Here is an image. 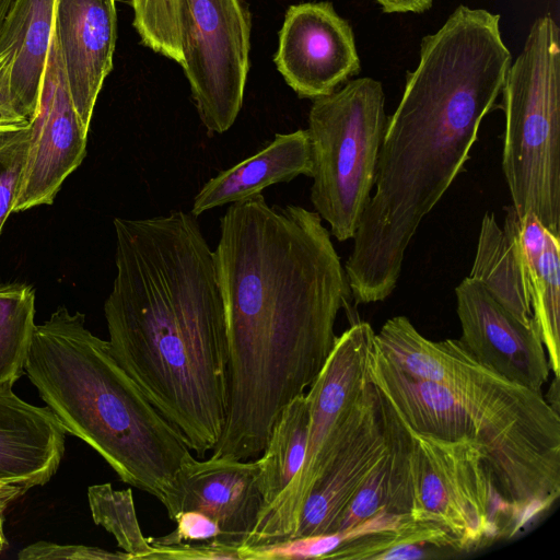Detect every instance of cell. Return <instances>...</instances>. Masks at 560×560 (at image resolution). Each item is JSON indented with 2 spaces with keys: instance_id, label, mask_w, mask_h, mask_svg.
<instances>
[{
  "instance_id": "cell-16",
  "label": "cell",
  "mask_w": 560,
  "mask_h": 560,
  "mask_svg": "<svg viewBox=\"0 0 560 560\" xmlns=\"http://www.w3.org/2000/svg\"><path fill=\"white\" fill-rule=\"evenodd\" d=\"M12 387L0 386V482L28 491L56 474L67 432L49 407L26 402Z\"/></svg>"
},
{
  "instance_id": "cell-33",
  "label": "cell",
  "mask_w": 560,
  "mask_h": 560,
  "mask_svg": "<svg viewBox=\"0 0 560 560\" xmlns=\"http://www.w3.org/2000/svg\"><path fill=\"white\" fill-rule=\"evenodd\" d=\"M26 492V490L20 487L0 482V508L5 510L13 501Z\"/></svg>"
},
{
  "instance_id": "cell-3",
  "label": "cell",
  "mask_w": 560,
  "mask_h": 560,
  "mask_svg": "<svg viewBox=\"0 0 560 560\" xmlns=\"http://www.w3.org/2000/svg\"><path fill=\"white\" fill-rule=\"evenodd\" d=\"M511 62L501 35L472 19L450 16L422 38L387 117L375 192L343 267L357 304L381 302L396 288L408 245L463 172Z\"/></svg>"
},
{
  "instance_id": "cell-5",
  "label": "cell",
  "mask_w": 560,
  "mask_h": 560,
  "mask_svg": "<svg viewBox=\"0 0 560 560\" xmlns=\"http://www.w3.org/2000/svg\"><path fill=\"white\" fill-rule=\"evenodd\" d=\"M24 373L66 432L132 487L165 503L190 450L114 358L85 315L58 307L35 325Z\"/></svg>"
},
{
  "instance_id": "cell-14",
  "label": "cell",
  "mask_w": 560,
  "mask_h": 560,
  "mask_svg": "<svg viewBox=\"0 0 560 560\" xmlns=\"http://www.w3.org/2000/svg\"><path fill=\"white\" fill-rule=\"evenodd\" d=\"M259 464L222 457L182 462L163 504L168 517L198 511L220 527L223 539L241 547L254 529L264 505L258 483Z\"/></svg>"
},
{
  "instance_id": "cell-25",
  "label": "cell",
  "mask_w": 560,
  "mask_h": 560,
  "mask_svg": "<svg viewBox=\"0 0 560 560\" xmlns=\"http://www.w3.org/2000/svg\"><path fill=\"white\" fill-rule=\"evenodd\" d=\"M130 4L142 44L182 66V0H130Z\"/></svg>"
},
{
  "instance_id": "cell-21",
  "label": "cell",
  "mask_w": 560,
  "mask_h": 560,
  "mask_svg": "<svg viewBox=\"0 0 560 560\" xmlns=\"http://www.w3.org/2000/svg\"><path fill=\"white\" fill-rule=\"evenodd\" d=\"M468 277L479 281L517 319L533 320L526 265L493 212L482 220L474 264Z\"/></svg>"
},
{
  "instance_id": "cell-23",
  "label": "cell",
  "mask_w": 560,
  "mask_h": 560,
  "mask_svg": "<svg viewBox=\"0 0 560 560\" xmlns=\"http://www.w3.org/2000/svg\"><path fill=\"white\" fill-rule=\"evenodd\" d=\"M34 318L35 291L31 285H0V386L13 385L24 373Z\"/></svg>"
},
{
  "instance_id": "cell-35",
  "label": "cell",
  "mask_w": 560,
  "mask_h": 560,
  "mask_svg": "<svg viewBox=\"0 0 560 560\" xmlns=\"http://www.w3.org/2000/svg\"><path fill=\"white\" fill-rule=\"evenodd\" d=\"M3 512L4 509L0 508V551H2L8 545L3 533Z\"/></svg>"
},
{
  "instance_id": "cell-31",
  "label": "cell",
  "mask_w": 560,
  "mask_h": 560,
  "mask_svg": "<svg viewBox=\"0 0 560 560\" xmlns=\"http://www.w3.org/2000/svg\"><path fill=\"white\" fill-rule=\"evenodd\" d=\"M14 48L0 45V131L16 130L30 125L18 110L11 89Z\"/></svg>"
},
{
  "instance_id": "cell-24",
  "label": "cell",
  "mask_w": 560,
  "mask_h": 560,
  "mask_svg": "<svg viewBox=\"0 0 560 560\" xmlns=\"http://www.w3.org/2000/svg\"><path fill=\"white\" fill-rule=\"evenodd\" d=\"M88 501L94 523L115 537L130 560H148L153 546L141 530L130 489L116 490L108 482L93 485L88 488Z\"/></svg>"
},
{
  "instance_id": "cell-34",
  "label": "cell",
  "mask_w": 560,
  "mask_h": 560,
  "mask_svg": "<svg viewBox=\"0 0 560 560\" xmlns=\"http://www.w3.org/2000/svg\"><path fill=\"white\" fill-rule=\"evenodd\" d=\"M14 0H0V32Z\"/></svg>"
},
{
  "instance_id": "cell-36",
  "label": "cell",
  "mask_w": 560,
  "mask_h": 560,
  "mask_svg": "<svg viewBox=\"0 0 560 560\" xmlns=\"http://www.w3.org/2000/svg\"><path fill=\"white\" fill-rule=\"evenodd\" d=\"M57 0H55V3H56Z\"/></svg>"
},
{
  "instance_id": "cell-19",
  "label": "cell",
  "mask_w": 560,
  "mask_h": 560,
  "mask_svg": "<svg viewBox=\"0 0 560 560\" xmlns=\"http://www.w3.org/2000/svg\"><path fill=\"white\" fill-rule=\"evenodd\" d=\"M503 231L518 249L528 271L533 319L555 378L560 377V237L534 215L520 219L506 206Z\"/></svg>"
},
{
  "instance_id": "cell-10",
  "label": "cell",
  "mask_w": 560,
  "mask_h": 560,
  "mask_svg": "<svg viewBox=\"0 0 560 560\" xmlns=\"http://www.w3.org/2000/svg\"><path fill=\"white\" fill-rule=\"evenodd\" d=\"M182 68L201 122L221 135L235 122L249 70L250 18L243 0H182Z\"/></svg>"
},
{
  "instance_id": "cell-15",
  "label": "cell",
  "mask_w": 560,
  "mask_h": 560,
  "mask_svg": "<svg viewBox=\"0 0 560 560\" xmlns=\"http://www.w3.org/2000/svg\"><path fill=\"white\" fill-rule=\"evenodd\" d=\"M55 31L73 106L89 130L98 94L113 69L115 0H57Z\"/></svg>"
},
{
  "instance_id": "cell-9",
  "label": "cell",
  "mask_w": 560,
  "mask_h": 560,
  "mask_svg": "<svg viewBox=\"0 0 560 560\" xmlns=\"http://www.w3.org/2000/svg\"><path fill=\"white\" fill-rule=\"evenodd\" d=\"M408 430L412 520L445 528L460 552L517 533L512 509L499 494L476 442Z\"/></svg>"
},
{
  "instance_id": "cell-12",
  "label": "cell",
  "mask_w": 560,
  "mask_h": 560,
  "mask_svg": "<svg viewBox=\"0 0 560 560\" xmlns=\"http://www.w3.org/2000/svg\"><path fill=\"white\" fill-rule=\"evenodd\" d=\"M273 60L289 86L312 100L332 93L361 68L352 27L328 1L288 9Z\"/></svg>"
},
{
  "instance_id": "cell-22",
  "label": "cell",
  "mask_w": 560,
  "mask_h": 560,
  "mask_svg": "<svg viewBox=\"0 0 560 560\" xmlns=\"http://www.w3.org/2000/svg\"><path fill=\"white\" fill-rule=\"evenodd\" d=\"M308 427L310 406L306 394H302L281 410L258 458L262 509L272 503L301 469L306 452Z\"/></svg>"
},
{
  "instance_id": "cell-17",
  "label": "cell",
  "mask_w": 560,
  "mask_h": 560,
  "mask_svg": "<svg viewBox=\"0 0 560 560\" xmlns=\"http://www.w3.org/2000/svg\"><path fill=\"white\" fill-rule=\"evenodd\" d=\"M386 450L383 398L376 388L359 427L308 493L293 537L332 534L349 499Z\"/></svg>"
},
{
  "instance_id": "cell-11",
  "label": "cell",
  "mask_w": 560,
  "mask_h": 560,
  "mask_svg": "<svg viewBox=\"0 0 560 560\" xmlns=\"http://www.w3.org/2000/svg\"><path fill=\"white\" fill-rule=\"evenodd\" d=\"M88 132L72 103L54 26L13 212L52 203L65 179L85 156Z\"/></svg>"
},
{
  "instance_id": "cell-20",
  "label": "cell",
  "mask_w": 560,
  "mask_h": 560,
  "mask_svg": "<svg viewBox=\"0 0 560 560\" xmlns=\"http://www.w3.org/2000/svg\"><path fill=\"white\" fill-rule=\"evenodd\" d=\"M54 26L55 0H14L0 32V45L14 48L13 101L30 122L37 110Z\"/></svg>"
},
{
  "instance_id": "cell-30",
  "label": "cell",
  "mask_w": 560,
  "mask_h": 560,
  "mask_svg": "<svg viewBox=\"0 0 560 560\" xmlns=\"http://www.w3.org/2000/svg\"><path fill=\"white\" fill-rule=\"evenodd\" d=\"M173 521L177 524L176 528L165 536L150 537L151 545H176L212 539L225 541L218 524L201 512L183 511L177 513Z\"/></svg>"
},
{
  "instance_id": "cell-26",
  "label": "cell",
  "mask_w": 560,
  "mask_h": 560,
  "mask_svg": "<svg viewBox=\"0 0 560 560\" xmlns=\"http://www.w3.org/2000/svg\"><path fill=\"white\" fill-rule=\"evenodd\" d=\"M390 464L387 441L386 452L349 499L335 525L334 533L350 530L386 509Z\"/></svg>"
},
{
  "instance_id": "cell-27",
  "label": "cell",
  "mask_w": 560,
  "mask_h": 560,
  "mask_svg": "<svg viewBox=\"0 0 560 560\" xmlns=\"http://www.w3.org/2000/svg\"><path fill=\"white\" fill-rule=\"evenodd\" d=\"M30 141L27 127L0 131V233L20 191Z\"/></svg>"
},
{
  "instance_id": "cell-2",
  "label": "cell",
  "mask_w": 560,
  "mask_h": 560,
  "mask_svg": "<svg viewBox=\"0 0 560 560\" xmlns=\"http://www.w3.org/2000/svg\"><path fill=\"white\" fill-rule=\"evenodd\" d=\"M116 277L104 304L110 351L199 457L228 409L225 313L197 217L115 218Z\"/></svg>"
},
{
  "instance_id": "cell-18",
  "label": "cell",
  "mask_w": 560,
  "mask_h": 560,
  "mask_svg": "<svg viewBox=\"0 0 560 560\" xmlns=\"http://www.w3.org/2000/svg\"><path fill=\"white\" fill-rule=\"evenodd\" d=\"M312 174L307 130L278 133L254 155L210 178L195 196L190 212L198 217L210 209L252 198L273 184Z\"/></svg>"
},
{
  "instance_id": "cell-7",
  "label": "cell",
  "mask_w": 560,
  "mask_h": 560,
  "mask_svg": "<svg viewBox=\"0 0 560 560\" xmlns=\"http://www.w3.org/2000/svg\"><path fill=\"white\" fill-rule=\"evenodd\" d=\"M386 122L383 85L373 78L313 100L311 201L339 242L354 237L371 198Z\"/></svg>"
},
{
  "instance_id": "cell-28",
  "label": "cell",
  "mask_w": 560,
  "mask_h": 560,
  "mask_svg": "<svg viewBox=\"0 0 560 560\" xmlns=\"http://www.w3.org/2000/svg\"><path fill=\"white\" fill-rule=\"evenodd\" d=\"M20 560H130L124 552H113L98 547L84 545H62L50 541H37L21 549Z\"/></svg>"
},
{
  "instance_id": "cell-29",
  "label": "cell",
  "mask_w": 560,
  "mask_h": 560,
  "mask_svg": "<svg viewBox=\"0 0 560 560\" xmlns=\"http://www.w3.org/2000/svg\"><path fill=\"white\" fill-rule=\"evenodd\" d=\"M152 546L153 550L148 560H240V547L220 539Z\"/></svg>"
},
{
  "instance_id": "cell-13",
  "label": "cell",
  "mask_w": 560,
  "mask_h": 560,
  "mask_svg": "<svg viewBox=\"0 0 560 560\" xmlns=\"http://www.w3.org/2000/svg\"><path fill=\"white\" fill-rule=\"evenodd\" d=\"M455 295L466 350L505 378L541 393L550 366L534 319H517L470 277L455 288Z\"/></svg>"
},
{
  "instance_id": "cell-6",
  "label": "cell",
  "mask_w": 560,
  "mask_h": 560,
  "mask_svg": "<svg viewBox=\"0 0 560 560\" xmlns=\"http://www.w3.org/2000/svg\"><path fill=\"white\" fill-rule=\"evenodd\" d=\"M501 94L512 206L520 219L534 214L560 237V30L551 15L530 26Z\"/></svg>"
},
{
  "instance_id": "cell-4",
  "label": "cell",
  "mask_w": 560,
  "mask_h": 560,
  "mask_svg": "<svg viewBox=\"0 0 560 560\" xmlns=\"http://www.w3.org/2000/svg\"><path fill=\"white\" fill-rule=\"evenodd\" d=\"M374 341L369 377L402 423L442 440H470L485 453L516 529L560 495V416L541 393L478 362L459 340L433 341L416 327L392 348Z\"/></svg>"
},
{
  "instance_id": "cell-1",
  "label": "cell",
  "mask_w": 560,
  "mask_h": 560,
  "mask_svg": "<svg viewBox=\"0 0 560 560\" xmlns=\"http://www.w3.org/2000/svg\"><path fill=\"white\" fill-rule=\"evenodd\" d=\"M228 341V409L211 457L264 451L281 410L305 394L352 299L316 211L270 206L261 194L231 203L213 250Z\"/></svg>"
},
{
  "instance_id": "cell-32",
  "label": "cell",
  "mask_w": 560,
  "mask_h": 560,
  "mask_svg": "<svg viewBox=\"0 0 560 560\" xmlns=\"http://www.w3.org/2000/svg\"><path fill=\"white\" fill-rule=\"evenodd\" d=\"M385 13H422L431 9L433 0H373Z\"/></svg>"
},
{
  "instance_id": "cell-8",
  "label": "cell",
  "mask_w": 560,
  "mask_h": 560,
  "mask_svg": "<svg viewBox=\"0 0 560 560\" xmlns=\"http://www.w3.org/2000/svg\"><path fill=\"white\" fill-rule=\"evenodd\" d=\"M375 331L358 320L340 336L305 393L310 427L303 465L289 486L262 509L244 545L292 538L313 486L359 427L374 395L369 362Z\"/></svg>"
}]
</instances>
